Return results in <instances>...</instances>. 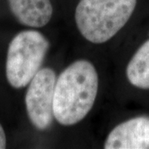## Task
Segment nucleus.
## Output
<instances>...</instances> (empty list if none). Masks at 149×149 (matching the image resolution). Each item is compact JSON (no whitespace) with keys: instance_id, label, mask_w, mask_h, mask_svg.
Segmentation results:
<instances>
[{"instance_id":"nucleus-5","label":"nucleus","mask_w":149,"mask_h":149,"mask_svg":"<svg viewBox=\"0 0 149 149\" xmlns=\"http://www.w3.org/2000/svg\"><path fill=\"white\" fill-rule=\"evenodd\" d=\"M105 149H149V115L140 114L120 123L107 137Z\"/></svg>"},{"instance_id":"nucleus-6","label":"nucleus","mask_w":149,"mask_h":149,"mask_svg":"<svg viewBox=\"0 0 149 149\" xmlns=\"http://www.w3.org/2000/svg\"><path fill=\"white\" fill-rule=\"evenodd\" d=\"M6 2L17 22L27 27H44L53 14L52 0H6Z\"/></svg>"},{"instance_id":"nucleus-2","label":"nucleus","mask_w":149,"mask_h":149,"mask_svg":"<svg viewBox=\"0 0 149 149\" xmlns=\"http://www.w3.org/2000/svg\"><path fill=\"white\" fill-rule=\"evenodd\" d=\"M141 0H79L74 19L80 34L95 44L106 42L128 24Z\"/></svg>"},{"instance_id":"nucleus-1","label":"nucleus","mask_w":149,"mask_h":149,"mask_svg":"<svg viewBox=\"0 0 149 149\" xmlns=\"http://www.w3.org/2000/svg\"><path fill=\"white\" fill-rule=\"evenodd\" d=\"M99 89L94 65L78 60L66 67L56 79L54 89L53 115L63 126L80 122L90 113Z\"/></svg>"},{"instance_id":"nucleus-7","label":"nucleus","mask_w":149,"mask_h":149,"mask_svg":"<svg viewBox=\"0 0 149 149\" xmlns=\"http://www.w3.org/2000/svg\"><path fill=\"white\" fill-rule=\"evenodd\" d=\"M125 76L133 88L149 92V35L137 47L128 60Z\"/></svg>"},{"instance_id":"nucleus-3","label":"nucleus","mask_w":149,"mask_h":149,"mask_svg":"<svg viewBox=\"0 0 149 149\" xmlns=\"http://www.w3.org/2000/svg\"><path fill=\"white\" fill-rule=\"evenodd\" d=\"M50 43L42 32L24 30L9 42L6 57L5 74L14 89L28 85L39 71L47 56Z\"/></svg>"},{"instance_id":"nucleus-4","label":"nucleus","mask_w":149,"mask_h":149,"mask_svg":"<svg viewBox=\"0 0 149 149\" xmlns=\"http://www.w3.org/2000/svg\"><path fill=\"white\" fill-rule=\"evenodd\" d=\"M56 74L51 68H42L28 84L25 105L30 122L38 130L50 127L53 120L54 89Z\"/></svg>"},{"instance_id":"nucleus-8","label":"nucleus","mask_w":149,"mask_h":149,"mask_svg":"<svg viewBox=\"0 0 149 149\" xmlns=\"http://www.w3.org/2000/svg\"><path fill=\"white\" fill-rule=\"evenodd\" d=\"M7 145V138H6L5 131L0 123V149L6 148Z\"/></svg>"}]
</instances>
